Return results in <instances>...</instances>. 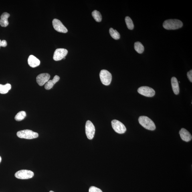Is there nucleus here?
<instances>
[{
	"label": "nucleus",
	"instance_id": "f257e3e1",
	"mask_svg": "<svg viewBox=\"0 0 192 192\" xmlns=\"http://www.w3.org/2000/svg\"><path fill=\"white\" fill-rule=\"evenodd\" d=\"M183 23L178 19H169L164 21L163 27L164 29L170 30L179 29L183 27Z\"/></svg>",
	"mask_w": 192,
	"mask_h": 192
},
{
	"label": "nucleus",
	"instance_id": "f03ea898",
	"mask_svg": "<svg viewBox=\"0 0 192 192\" xmlns=\"http://www.w3.org/2000/svg\"><path fill=\"white\" fill-rule=\"evenodd\" d=\"M139 123L146 129L153 131L155 130L156 126L151 119L146 116H140L138 119Z\"/></svg>",
	"mask_w": 192,
	"mask_h": 192
},
{
	"label": "nucleus",
	"instance_id": "7ed1b4c3",
	"mask_svg": "<svg viewBox=\"0 0 192 192\" xmlns=\"http://www.w3.org/2000/svg\"><path fill=\"white\" fill-rule=\"evenodd\" d=\"M17 136L20 138L32 139L38 137L39 134L31 130H25L17 132Z\"/></svg>",
	"mask_w": 192,
	"mask_h": 192
},
{
	"label": "nucleus",
	"instance_id": "20e7f679",
	"mask_svg": "<svg viewBox=\"0 0 192 192\" xmlns=\"http://www.w3.org/2000/svg\"><path fill=\"white\" fill-rule=\"evenodd\" d=\"M100 80L103 84L105 86L109 85L112 80V75L109 71L106 70H103L100 73Z\"/></svg>",
	"mask_w": 192,
	"mask_h": 192
},
{
	"label": "nucleus",
	"instance_id": "39448f33",
	"mask_svg": "<svg viewBox=\"0 0 192 192\" xmlns=\"http://www.w3.org/2000/svg\"><path fill=\"white\" fill-rule=\"evenodd\" d=\"M34 173L32 171L27 170H21L15 173V176L17 179H27L32 178Z\"/></svg>",
	"mask_w": 192,
	"mask_h": 192
},
{
	"label": "nucleus",
	"instance_id": "423d86ee",
	"mask_svg": "<svg viewBox=\"0 0 192 192\" xmlns=\"http://www.w3.org/2000/svg\"><path fill=\"white\" fill-rule=\"evenodd\" d=\"M112 125L113 129L117 133L123 134L125 133L126 128L122 122L116 120H114L112 121Z\"/></svg>",
	"mask_w": 192,
	"mask_h": 192
},
{
	"label": "nucleus",
	"instance_id": "0eeeda50",
	"mask_svg": "<svg viewBox=\"0 0 192 192\" xmlns=\"http://www.w3.org/2000/svg\"><path fill=\"white\" fill-rule=\"evenodd\" d=\"M86 133L87 136L89 140H92L94 138L95 133V126L92 123L90 120H88L87 121L86 124Z\"/></svg>",
	"mask_w": 192,
	"mask_h": 192
},
{
	"label": "nucleus",
	"instance_id": "6e6552de",
	"mask_svg": "<svg viewBox=\"0 0 192 192\" xmlns=\"http://www.w3.org/2000/svg\"><path fill=\"white\" fill-rule=\"evenodd\" d=\"M138 92L143 96L152 97L155 94V91L153 88L147 86L140 87L138 90Z\"/></svg>",
	"mask_w": 192,
	"mask_h": 192
},
{
	"label": "nucleus",
	"instance_id": "1a4fd4ad",
	"mask_svg": "<svg viewBox=\"0 0 192 192\" xmlns=\"http://www.w3.org/2000/svg\"><path fill=\"white\" fill-rule=\"evenodd\" d=\"M68 51L66 49H58L55 51L53 59L55 61H58L64 58L68 53Z\"/></svg>",
	"mask_w": 192,
	"mask_h": 192
},
{
	"label": "nucleus",
	"instance_id": "9d476101",
	"mask_svg": "<svg viewBox=\"0 0 192 192\" xmlns=\"http://www.w3.org/2000/svg\"><path fill=\"white\" fill-rule=\"evenodd\" d=\"M52 24L54 29L59 33H66L68 30L59 20L55 19L52 21Z\"/></svg>",
	"mask_w": 192,
	"mask_h": 192
},
{
	"label": "nucleus",
	"instance_id": "9b49d317",
	"mask_svg": "<svg viewBox=\"0 0 192 192\" xmlns=\"http://www.w3.org/2000/svg\"><path fill=\"white\" fill-rule=\"evenodd\" d=\"M50 76L47 73L39 74L36 77V81L39 86H43L49 80Z\"/></svg>",
	"mask_w": 192,
	"mask_h": 192
},
{
	"label": "nucleus",
	"instance_id": "f8f14e48",
	"mask_svg": "<svg viewBox=\"0 0 192 192\" xmlns=\"http://www.w3.org/2000/svg\"><path fill=\"white\" fill-rule=\"evenodd\" d=\"M180 136L181 139L185 142L190 141L192 137L190 133L187 130L184 128H181L179 132Z\"/></svg>",
	"mask_w": 192,
	"mask_h": 192
},
{
	"label": "nucleus",
	"instance_id": "ddd939ff",
	"mask_svg": "<svg viewBox=\"0 0 192 192\" xmlns=\"http://www.w3.org/2000/svg\"><path fill=\"white\" fill-rule=\"evenodd\" d=\"M28 63L31 67L35 68L39 66L40 64V61L36 57L33 55H31L29 57Z\"/></svg>",
	"mask_w": 192,
	"mask_h": 192
},
{
	"label": "nucleus",
	"instance_id": "4468645a",
	"mask_svg": "<svg viewBox=\"0 0 192 192\" xmlns=\"http://www.w3.org/2000/svg\"><path fill=\"white\" fill-rule=\"evenodd\" d=\"M171 83L174 93L176 95L179 94L180 91L179 83L177 79L175 77H173L172 78Z\"/></svg>",
	"mask_w": 192,
	"mask_h": 192
},
{
	"label": "nucleus",
	"instance_id": "2eb2a0df",
	"mask_svg": "<svg viewBox=\"0 0 192 192\" xmlns=\"http://www.w3.org/2000/svg\"><path fill=\"white\" fill-rule=\"evenodd\" d=\"M59 79H60L59 77L56 75V76L54 77L52 80H49L48 82L45 85V88L46 90H50V89L53 87L54 85L56 84L57 82H58Z\"/></svg>",
	"mask_w": 192,
	"mask_h": 192
},
{
	"label": "nucleus",
	"instance_id": "dca6fc26",
	"mask_svg": "<svg viewBox=\"0 0 192 192\" xmlns=\"http://www.w3.org/2000/svg\"><path fill=\"white\" fill-rule=\"evenodd\" d=\"M10 17L9 13L6 12L4 13L1 16V19H0V25L2 27H6L9 24L8 21V18Z\"/></svg>",
	"mask_w": 192,
	"mask_h": 192
},
{
	"label": "nucleus",
	"instance_id": "f3484780",
	"mask_svg": "<svg viewBox=\"0 0 192 192\" xmlns=\"http://www.w3.org/2000/svg\"><path fill=\"white\" fill-rule=\"evenodd\" d=\"M11 89V85L10 84L8 83L5 85L0 84V93L6 94Z\"/></svg>",
	"mask_w": 192,
	"mask_h": 192
},
{
	"label": "nucleus",
	"instance_id": "a211bd4d",
	"mask_svg": "<svg viewBox=\"0 0 192 192\" xmlns=\"http://www.w3.org/2000/svg\"><path fill=\"white\" fill-rule=\"evenodd\" d=\"M134 48L136 52L140 54L143 53L144 51L143 46L140 42H137L134 43Z\"/></svg>",
	"mask_w": 192,
	"mask_h": 192
},
{
	"label": "nucleus",
	"instance_id": "6ab92c4d",
	"mask_svg": "<svg viewBox=\"0 0 192 192\" xmlns=\"http://www.w3.org/2000/svg\"><path fill=\"white\" fill-rule=\"evenodd\" d=\"M92 15L95 20L98 22H100L102 20V16L100 12L95 10L92 12Z\"/></svg>",
	"mask_w": 192,
	"mask_h": 192
},
{
	"label": "nucleus",
	"instance_id": "aec40b11",
	"mask_svg": "<svg viewBox=\"0 0 192 192\" xmlns=\"http://www.w3.org/2000/svg\"><path fill=\"white\" fill-rule=\"evenodd\" d=\"M109 33L111 36L112 37V38L116 39V40L120 39V33L115 30H114L112 28H110Z\"/></svg>",
	"mask_w": 192,
	"mask_h": 192
},
{
	"label": "nucleus",
	"instance_id": "412c9836",
	"mask_svg": "<svg viewBox=\"0 0 192 192\" xmlns=\"http://www.w3.org/2000/svg\"><path fill=\"white\" fill-rule=\"evenodd\" d=\"M27 115L24 111H21L17 113L15 117V119L17 121H20L24 119Z\"/></svg>",
	"mask_w": 192,
	"mask_h": 192
},
{
	"label": "nucleus",
	"instance_id": "4be33fe9",
	"mask_svg": "<svg viewBox=\"0 0 192 192\" xmlns=\"http://www.w3.org/2000/svg\"><path fill=\"white\" fill-rule=\"evenodd\" d=\"M125 20L127 28L132 30L134 28V24L132 19L129 17H125Z\"/></svg>",
	"mask_w": 192,
	"mask_h": 192
},
{
	"label": "nucleus",
	"instance_id": "5701e85b",
	"mask_svg": "<svg viewBox=\"0 0 192 192\" xmlns=\"http://www.w3.org/2000/svg\"><path fill=\"white\" fill-rule=\"evenodd\" d=\"M89 192H102V190L95 187H91L89 189Z\"/></svg>",
	"mask_w": 192,
	"mask_h": 192
},
{
	"label": "nucleus",
	"instance_id": "b1692460",
	"mask_svg": "<svg viewBox=\"0 0 192 192\" xmlns=\"http://www.w3.org/2000/svg\"><path fill=\"white\" fill-rule=\"evenodd\" d=\"M7 43L6 41L3 40L1 41L0 39V47H5L7 46Z\"/></svg>",
	"mask_w": 192,
	"mask_h": 192
},
{
	"label": "nucleus",
	"instance_id": "393cba45",
	"mask_svg": "<svg viewBox=\"0 0 192 192\" xmlns=\"http://www.w3.org/2000/svg\"><path fill=\"white\" fill-rule=\"evenodd\" d=\"M187 76L191 82H192V70L190 71L187 73Z\"/></svg>",
	"mask_w": 192,
	"mask_h": 192
},
{
	"label": "nucleus",
	"instance_id": "a878e982",
	"mask_svg": "<svg viewBox=\"0 0 192 192\" xmlns=\"http://www.w3.org/2000/svg\"><path fill=\"white\" fill-rule=\"evenodd\" d=\"M1 161H2V158H1V156H0V163H1Z\"/></svg>",
	"mask_w": 192,
	"mask_h": 192
},
{
	"label": "nucleus",
	"instance_id": "bb28decb",
	"mask_svg": "<svg viewBox=\"0 0 192 192\" xmlns=\"http://www.w3.org/2000/svg\"><path fill=\"white\" fill-rule=\"evenodd\" d=\"M49 192H54L53 191H49Z\"/></svg>",
	"mask_w": 192,
	"mask_h": 192
}]
</instances>
